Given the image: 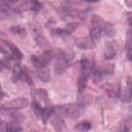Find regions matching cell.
<instances>
[{
	"mask_svg": "<svg viewBox=\"0 0 132 132\" xmlns=\"http://www.w3.org/2000/svg\"><path fill=\"white\" fill-rule=\"evenodd\" d=\"M74 56L73 53H68L61 50L55 57L53 66L54 72L58 75L62 74L71 65Z\"/></svg>",
	"mask_w": 132,
	"mask_h": 132,
	"instance_id": "3",
	"label": "cell"
},
{
	"mask_svg": "<svg viewBox=\"0 0 132 132\" xmlns=\"http://www.w3.org/2000/svg\"><path fill=\"white\" fill-rule=\"evenodd\" d=\"M79 23L77 22H71L68 23L65 26V29L68 34L71 35L77 29Z\"/></svg>",
	"mask_w": 132,
	"mask_h": 132,
	"instance_id": "28",
	"label": "cell"
},
{
	"mask_svg": "<svg viewBox=\"0 0 132 132\" xmlns=\"http://www.w3.org/2000/svg\"><path fill=\"white\" fill-rule=\"evenodd\" d=\"M100 0H81V2L85 3H96Z\"/></svg>",
	"mask_w": 132,
	"mask_h": 132,
	"instance_id": "35",
	"label": "cell"
},
{
	"mask_svg": "<svg viewBox=\"0 0 132 132\" xmlns=\"http://www.w3.org/2000/svg\"><path fill=\"white\" fill-rule=\"evenodd\" d=\"M114 65L112 63H104L93 68L90 77L93 83L97 84L105 77L111 76L114 73Z\"/></svg>",
	"mask_w": 132,
	"mask_h": 132,
	"instance_id": "6",
	"label": "cell"
},
{
	"mask_svg": "<svg viewBox=\"0 0 132 132\" xmlns=\"http://www.w3.org/2000/svg\"><path fill=\"white\" fill-rule=\"evenodd\" d=\"M19 0H0V10L1 12L6 13L11 8V6Z\"/></svg>",
	"mask_w": 132,
	"mask_h": 132,
	"instance_id": "20",
	"label": "cell"
},
{
	"mask_svg": "<svg viewBox=\"0 0 132 132\" xmlns=\"http://www.w3.org/2000/svg\"><path fill=\"white\" fill-rule=\"evenodd\" d=\"M26 2L27 4L24 6H27L26 7L34 12L39 11L43 7V4L39 0H29Z\"/></svg>",
	"mask_w": 132,
	"mask_h": 132,
	"instance_id": "18",
	"label": "cell"
},
{
	"mask_svg": "<svg viewBox=\"0 0 132 132\" xmlns=\"http://www.w3.org/2000/svg\"><path fill=\"white\" fill-rule=\"evenodd\" d=\"M89 77L84 75H79L77 83V91L79 93H82L86 89Z\"/></svg>",
	"mask_w": 132,
	"mask_h": 132,
	"instance_id": "16",
	"label": "cell"
},
{
	"mask_svg": "<svg viewBox=\"0 0 132 132\" xmlns=\"http://www.w3.org/2000/svg\"><path fill=\"white\" fill-rule=\"evenodd\" d=\"M125 3L127 7L132 8V0H125Z\"/></svg>",
	"mask_w": 132,
	"mask_h": 132,
	"instance_id": "32",
	"label": "cell"
},
{
	"mask_svg": "<svg viewBox=\"0 0 132 132\" xmlns=\"http://www.w3.org/2000/svg\"><path fill=\"white\" fill-rule=\"evenodd\" d=\"M23 68L19 63H15L13 66L12 74L11 76V81L13 84H16L20 80L22 74L23 72Z\"/></svg>",
	"mask_w": 132,
	"mask_h": 132,
	"instance_id": "15",
	"label": "cell"
},
{
	"mask_svg": "<svg viewBox=\"0 0 132 132\" xmlns=\"http://www.w3.org/2000/svg\"><path fill=\"white\" fill-rule=\"evenodd\" d=\"M89 37L95 42L98 41L102 35L108 38H112L116 35L114 25L105 21L98 15H93L89 25Z\"/></svg>",
	"mask_w": 132,
	"mask_h": 132,
	"instance_id": "1",
	"label": "cell"
},
{
	"mask_svg": "<svg viewBox=\"0 0 132 132\" xmlns=\"http://www.w3.org/2000/svg\"><path fill=\"white\" fill-rule=\"evenodd\" d=\"M37 73L39 79L43 82H48L51 80V71L48 66L37 69Z\"/></svg>",
	"mask_w": 132,
	"mask_h": 132,
	"instance_id": "14",
	"label": "cell"
},
{
	"mask_svg": "<svg viewBox=\"0 0 132 132\" xmlns=\"http://www.w3.org/2000/svg\"><path fill=\"white\" fill-rule=\"evenodd\" d=\"M51 123L56 131H63L66 128V124L61 117L53 113L51 120Z\"/></svg>",
	"mask_w": 132,
	"mask_h": 132,
	"instance_id": "13",
	"label": "cell"
},
{
	"mask_svg": "<svg viewBox=\"0 0 132 132\" xmlns=\"http://www.w3.org/2000/svg\"><path fill=\"white\" fill-rule=\"evenodd\" d=\"M91 124L87 120H82L77 123L74 126V129L79 131H87L91 129Z\"/></svg>",
	"mask_w": 132,
	"mask_h": 132,
	"instance_id": "21",
	"label": "cell"
},
{
	"mask_svg": "<svg viewBox=\"0 0 132 132\" xmlns=\"http://www.w3.org/2000/svg\"><path fill=\"white\" fill-rule=\"evenodd\" d=\"M102 88L103 89H104L110 96H117L118 89L116 90V89H114V86H113L112 85L107 83L103 85L102 86Z\"/></svg>",
	"mask_w": 132,
	"mask_h": 132,
	"instance_id": "24",
	"label": "cell"
},
{
	"mask_svg": "<svg viewBox=\"0 0 132 132\" xmlns=\"http://www.w3.org/2000/svg\"><path fill=\"white\" fill-rule=\"evenodd\" d=\"M74 44L78 48L83 50H91L95 46V42L90 37L77 38L74 40Z\"/></svg>",
	"mask_w": 132,
	"mask_h": 132,
	"instance_id": "9",
	"label": "cell"
},
{
	"mask_svg": "<svg viewBox=\"0 0 132 132\" xmlns=\"http://www.w3.org/2000/svg\"><path fill=\"white\" fill-rule=\"evenodd\" d=\"M30 28L32 37L37 44L42 49H48L50 47V43L44 36L40 25L34 23L30 26Z\"/></svg>",
	"mask_w": 132,
	"mask_h": 132,
	"instance_id": "7",
	"label": "cell"
},
{
	"mask_svg": "<svg viewBox=\"0 0 132 132\" xmlns=\"http://www.w3.org/2000/svg\"><path fill=\"white\" fill-rule=\"evenodd\" d=\"M52 32L55 35L63 38L69 37L70 36L68 34V32H67L65 29H63L60 27H58L54 29Z\"/></svg>",
	"mask_w": 132,
	"mask_h": 132,
	"instance_id": "27",
	"label": "cell"
},
{
	"mask_svg": "<svg viewBox=\"0 0 132 132\" xmlns=\"http://www.w3.org/2000/svg\"><path fill=\"white\" fill-rule=\"evenodd\" d=\"M29 105V101L25 97H18L0 106V113L10 116L19 110L25 108Z\"/></svg>",
	"mask_w": 132,
	"mask_h": 132,
	"instance_id": "4",
	"label": "cell"
},
{
	"mask_svg": "<svg viewBox=\"0 0 132 132\" xmlns=\"http://www.w3.org/2000/svg\"><path fill=\"white\" fill-rule=\"evenodd\" d=\"M10 119L11 121L15 122L20 123L24 120L25 117L22 114L20 113H18L16 111L10 116Z\"/></svg>",
	"mask_w": 132,
	"mask_h": 132,
	"instance_id": "29",
	"label": "cell"
},
{
	"mask_svg": "<svg viewBox=\"0 0 132 132\" xmlns=\"http://www.w3.org/2000/svg\"><path fill=\"white\" fill-rule=\"evenodd\" d=\"M9 30L13 35H18L20 37L23 38L27 36V32L25 28L19 25L10 27Z\"/></svg>",
	"mask_w": 132,
	"mask_h": 132,
	"instance_id": "19",
	"label": "cell"
},
{
	"mask_svg": "<svg viewBox=\"0 0 132 132\" xmlns=\"http://www.w3.org/2000/svg\"><path fill=\"white\" fill-rule=\"evenodd\" d=\"M31 108L35 115L37 118H41L43 108L38 101L35 100L31 103Z\"/></svg>",
	"mask_w": 132,
	"mask_h": 132,
	"instance_id": "23",
	"label": "cell"
},
{
	"mask_svg": "<svg viewBox=\"0 0 132 132\" xmlns=\"http://www.w3.org/2000/svg\"><path fill=\"white\" fill-rule=\"evenodd\" d=\"M103 55L105 59L111 60L117 55V51L113 44L108 41H106L103 47Z\"/></svg>",
	"mask_w": 132,
	"mask_h": 132,
	"instance_id": "10",
	"label": "cell"
},
{
	"mask_svg": "<svg viewBox=\"0 0 132 132\" xmlns=\"http://www.w3.org/2000/svg\"><path fill=\"white\" fill-rule=\"evenodd\" d=\"M86 110V104L80 100L74 103H68L54 107V113L61 117L76 119L82 116Z\"/></svg>",
	"mask_w": 132,
	"mask_h": 132,
	"instance_id": "2",
	"label": "cell"
},
{
	"mask_svg": "<svg viewBox=\"0 0 132 132\" xmlns=\"http://www.w3.org/2000/svg\"><path fill=\"white\" fill-rule=\"evenodd\" d=\"M6 96V93H4L3 90H2V87L0 85V100H2L4 96Z\"/></svg>",
	"mask_w": 132,
	"mask_h": 132,
	"instance_id": "33",
	"label": "cell"
},
{
	"mask_svg": "<svg viewBox=\"0 0 132 132\" xmlns=\"http://www.w3.org/2000/svg\"><path fill=\"white\" fill-rule=\"evenodd\" d=\"M125 52L127 59L132 61V25H128L126 32Z\"/></svg>",
	"mask_w": 132,
	"mask_h": 132,
	"instance_id": "12",
	"label": "cell"
},
{
	"mask_svg": "<svg viewBox=\"0 0 132 132\" xmlns=\"http://www.w3.org/2000/svg\"><path fill=\"white\" fill-rule=\"evenodd\" d=\"M54 113V107L51 106L50 105H47L46 107L43 108L41 119L42 123L44 124H46L47 121L52 117Z\"/></svg>",
	"mask_w": 132,
	"mask_h": 132,
	"instance_id": "17",
	"label": "cell"
},
{
	"mask_svg": "<svg viewBox=\"0 0 132 132\" xmlns=\"http://www.w3.org/2000/svg\"><path fill=\"white\" fill-rule=\"evenodd\" d=\"M9 63L6 60L4 61L0 59V73L5 69L9 68Z\"/></svg>",
	"mask_w": 132,
	"mask_h": 132,
	"instance_id": "30",
	"label": "cell"
},
{
	"mask_svg": "<svg viewBox=\"0 0 132 132\" xmlns=\"http://www.w3.org/2000/svg\"><path fill=\"white\" fill-rule=\"evenodd\" d=\"M126 85L119 86L117 97L123 103H129L132 101V79L127 77Z\"/></svg>",
	"mask_w": 132,
	"mask_h": 132,
	"instance_id": "8",
	"label": "cell"
},
{
	"mask_svg": "<svg viewBox=\"0 0 132 132\" xmlns=\"http://www.w3.org/2000/svg\"><path fill=\"white\" fill-rule=\"evenodd\" d=\"M5 122L2 120L1 118L0 117V131H5Z\"/></svg>",
	"mask_w": 132,
	"mask_h": 132,
	"instance_id": "31",
	"label": "cell"
},
{
	"mask_svg": "<svg viewBox=\"0 0 132 132\" xmlns=\"http://www.w3.org/2000/svg\"><path fill=\"white\" fill-rule=\"evenodd\" d=\"M60 51L58 48L47 49L39 56L32 55L30 59L36 69L47 67Z\"/></svg>",
	"mask_w": 132,
	"mask_h": 132,
	"instance_id": "5",
	"label": "cell"
},
{
	"mask_svg": "<svg viewBox=\"0 0 132 132\" xmlns=\"http://www.w3.org/2000/svg\"><path fill=\"white\" fill-rule=\"evenodd\" d=\"M6 131H20L23 130L22 127L19 123L10 121L9 123H6L5 127Z\"/></svg>",
	"mask_w": 132,
	"mask_h": 132,
	"instance_id": "22",
	"label": "cell"
},
{
	"mask_svg": "<svg viewBox=\"0 0 132 132\" xmlns=\"http://www.w3.org/2000/svg\"><path fill=\"white\" fill-rule=\"evenodd\" d=\"M119 130L125 131L132 130V117L128 118L123 122Z\"/></svg>",
	"mask_w": 132,
	"mask_h": 132,
	"instance_id": "26",
	"label": "cell"
},
{
	"mask_svg": "<svg viewBox=\"0 0 132 132\" xmlns=\"http://www.w3.org/2000/svg\"><path fill=\"white\" fill-rule=\"evenodd\" d=\"M3 43L10 50L11 52V55L14 60L21 61L23 58V55L20 51L19 48L11 41L8 40H2Z\"/></svg>",
	"mask_w": 132,
	"mask_h": 132,
	"instance_id": "11",
	"label": "cell"
},
{
	"mask_svg": "<svg viewBox=\"0 0 132 132\" xmlns=\"http://www.w3.org/2000/svg\"><path fill=\"white\" fill-rule=\"evenodd\" d=\"M0 53L2 54H6L7 53V51L5 49V48L2 46V45L0 43Z\"/></svg>",
	"mask_w": 132,
	"mask_h": 132,
	"instance_id": "34",
	"label": "cell"
},
{
	"mask_svg": "<svg viewBox=\"0 0 132 132\" xmlns=\"http://www.w3.org/2000/svg\"><path fill=\"white\" fill-rule=\"evenodd\" d=\"M37 94L39 95L40 98L47 105H50V100L48 98V95L46 90L43 88H39L37 90Z\"/></svg>",
	"mask_w": 132,
	"mask_h": 132,
	"instance_id": "25",
	"label": "cell"
}]
</instances>
